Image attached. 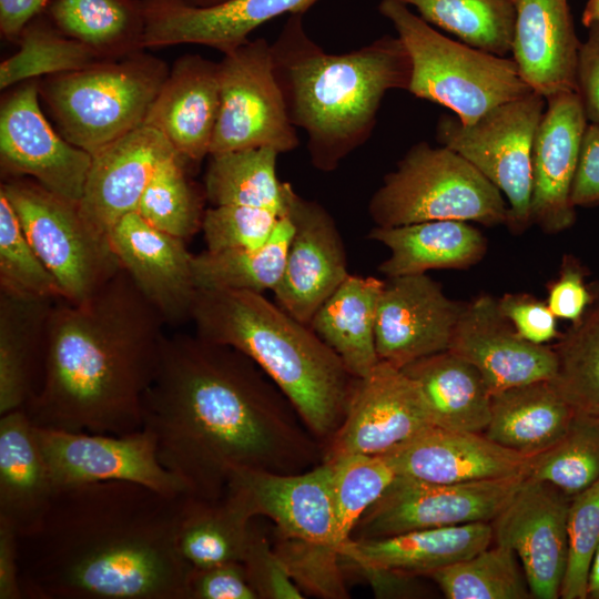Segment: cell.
I'll use <instances>...</instances> for the list:
<instances>
[{"label": "cell", "instance_id": "2e32d148", "mask_svg": "<svg viewBox=\"0 0 599 599\" xmlns=\"http://www.w3.org/2000/svg\"><path fill=\"white\" fill-rule=\"evenodd\" d=\"M570 499L555 486L527 476L490 522L493 541L516 554L532 598H560L568 556Z\"/></svg>", "mask_w": 599, "mask_h": 599}, {"label": "cell", "instance_id": "8992f818", "mask_svg": "<svg viewBox=\"0 0 599 599\" xmlns=\"http://www.w3.org/2000/svg\"><path fill=\"white\" fill-rule=\"evenodd\" d=\"M169 67L143 51L39 79V97L58 132L94 155L144 124Z\"/></svg>", "mask_w": 599, "mask_h": 599}, {"label": "cell", "instance_id": "f35d334b", "mask_svg": "<svg viewBox=\"0 0 599 599\" xmlns=\"http://www.w3.org/2000/svg\"><path fill=\"white\" fill-rule=\"evenodd\" d=\"M395 1L413 7L427 23L473 48L499 57L511 52L516 23L514 0Z\"/></svg>", "mask_w": 599, "mask_h": 599}, {"label": "cell", "instance_id": "6f0895ef", "mask_svg": "<svg viewBox=\"0 0 599 599\" xmlns=\"http://www.w3.org/2000/svg\"><path fill=\"white\" fill-rule=\"evenodd\" d=\"M372 587L376 598H420L426 595L420 576L377 568H351Z\"/></svg>", "mask_w": 599, "mask_h": 599}, {"label": "cell", "instance_id": "bcb514c9", "mask_svg": "<svg viewBox=\"0 0 599 599\" xmlns=\"http://www.w3.org/2000/svg\"><path fill=\"white\" fill-rule=\"evenodd\" d=\"M0 291L60 301L62 290L43 264L8 197L0 191Z\"/></svg>", "mask_w": 599, "mask_h": 599}, {"label": "cell", "instance_id": "1f68e13d", "mask_svg": "<svg viewBox=\"0 0 599 599\" xmlns=\"http://www.w3.org/2000/svg\"><path fill=\"white\" fill-rule=\"evenodd\" d=\"M575 413L552 380H538L493 394L484 434L502 447L532 457L562 437Z\"/></svg>", "mask_w": 599, "mask_h": 599}, {"label": "cell", "instance_id": "91938a15", "mask_svg": "<svg viewBox=\"0 0 599 599\" xmlns=\"http://www.w3.org/2000/svg\"><path fill=\"white\" fill-rule=\"evenodd\" d=\"M50 0H0V32L8 41H18L26 26L43 13Z\"/></svg>", "mask_w": 599, "mask_h": 599}, {"label": "cell", "instance_id": "d6986e66", "mask_svg": "<svg viewBox=\"0 0 599 599\" xmlns=\"http://www.w3.org/2000/svg\"><path fill=\"white\" fill-rule=\"evenodd\" d=\"M588 123L575 91L546 97L532 146L530 199L531 225L545 233H560L576 221L571 190Z\"/></svg>", "mask_w": 599, "mask_h": 599}, {"label": "cell", "instance_id": "7dc6e473", "mask_svg": "<svg viewBox=\"0 0 599 599\" xmlns=\"http://www.w3.org/2000/svg\"><path fill=\"white\" fill-rule=\"evenodd\" d=\"M273 547L304 595L324 599L349 597L339 552L327 545L274 534Z\"/></svg>", "mask_w": 599, "mask_h": 599}, {"label": "cell", "instance_id": "5bb4252c", "mask_svg": "<svg viewBox=\"0 0 599 599\" xmlns=\"http://www.w3.org/2000/svg\"><path fill=\"white\" fill-rule=\"evenodd\" d=\"M92 155L67 141L40 108L39 79L16 85L0 109V163L6 177L27 176L68 201L81 200Z\"/></svg>", "mask_w": 599, "mask_h": 599}, {"label": "cell", "instance_id": "9c48e42d", "mask_svg": "<svg viewBox=\"0 0 599 599\" xmlns=\"http://www.w3.org/2000/svg\"><path fill=\"white\" fill-rule=\"evenodd\" d=\"M0 191L59 283L64 301L87 302L122 268L109 236L87 223L78 203L55 195L27 176L6 177Z\"/></svg>", "mask_w": 599, "mask_h": 599}, {"label": "cell", "instance_id": "e7e4bbea", "mask_svg": "<svg viewBox=\"0 0 599 599\" xmlns=\"http://www.w3.org/2000/svg\"><path fill=\"white\" fill-rule=\"evenodd\" d=\"M593 296L599 300V284H596L595 286L591 285Z\"/></svg>", "mask_w": 599, "mask_h": 599}, {"label": "cell", "instance_id": "94428289", "mask_svg": "<svg viewBox=\"0 0 599 599\" xmlns=\"http://www.w3.org/2000/svg\"><path fill=\"white\" fill-rule=\"evenodd\" d=\"M586 599H599V545L589 566Z\"/></svg>", "mask_w": 599, "mask_h": 599}, {"label": "cell", "instance_id": "be15d7a7", "mask_svg": "<svg viewBox=\"0 0 599 599\" xmlns=\"http://www.w3.org/2000/svg\"><path fill=\"white\" fill-rule=\"evenodd\" d=\"M186 2L199 7H211L227 0H185Z\"/></svg>", "mask_w": 599, "mask_h": 599}, {"label": "cell", "instance_id": "c3c4849f", "mask_svg": "<svg viewBox=\"0 0 599 599\" xmlns=\"http://www.w3.org/2000/svg\"><path fill=\"white\" fill-rule=\"evenodd\" d=\"M568 556L561 599H586L591 558L599 545V481L571 497L568 519Z\"/></svg>", "mask_w": 599, "mask_h": 599}, {"label": "cell", "instance_id": "8fae6325", "mask_svg": "<svg viewBox=\"0 0 599 599\" xmlns=\"http://www.w3.org/2000/svg\"><path fill=\"white\" fill-rule=\"evenodd\" d=\"M220 109L210 155L256 148L280 154L300 145L273 71L271 43L248 40L219 62Z\"/></svg>", "mask_w": 599, "mask_h": 599}, {"label": "cell", "instance_id": "f1b7e54d", "mask_svg": "<svg viewBox=\"0 0 599 599\" xmlns=\"http://www.w3.org/2000/svg\"><path fill=\"white\" fill-rule=\"evenodd\" d=\"M57 302L0 291V415L24 408L38 392Z\"/></svg>", "mask_w": 599, "mask_h": 599}, {"label": "cell", "instance_id": "ffe728a7", "mask_svg": "<svg viewBox=\"0 0 599 599\" xmlns=\"http://www.w3.org/2000/svg\"><path fill=\"white\" fill-rule=\"evenodd\" d=\"M448 349L479 370L491 395L538 380H552L557 373L552 346L520 337L502 315L498 298L489 294L466 302Z\"/></svg>", "mask_w": 599, "mask_h": 599}, {"label": "cell", "instance_id": "44dd1931", "mask_svg": "<svg viewBox=\"0 0 599 599\" xmlns=\"http://www.w3.org/2000/svg\"><path fill=\"white\" fill-rule=\"evenodd\" d=\"M108 236L122 268L164 323L191 321L197 287L184 240L151 226L136 212L122 217Z\"/></svg>", "mask_w": 599, "mask_h": 599}, {"label": "cell", "instance_id": "7bdbcfd3", "mask_svg": "<svg viewBox=\"0 0 599 599\" xmlns=\"http://www.w3.org/2000/svg\"><path fill=\"white\" fill-rule=\"evenodd\" d=\"M528 477L546 481L569 497L599 481V414L576 410L562 437L532 456Z\"/></svg>", "mask_w": 599, "mask_h": 599}, {"label": "cell", "instance_id": "ac0fdd59", "mask_svg": "<svg viewBox=\"0 0 599 599\" xmlns=\"http://www.w3.org/2000/svg\"><path fill=\"white\" fill-rule=\"evenodd\" d=\"M465 305L449 298L426 273L387 277L376 313L379 361L403 368L447 351Z\"/></svg>", "mask_w": 599, "mask_h": 599}, {"label": "cell", "instance_id": "603a6c76", "mask_svg": "<svg viewBox=\"0 0 599 599\" xmlns=\"http://www.w3.org/2000/svg\"><path fill=\"white\" fill-rule=\"evenodd\" d=\"M175 152L158 130L143 124L92 155L78 203L87 223L108 236L122 217L136 211L156 167Z\"/></svg>", "mask_w": 599, "mask_h": 599}, {"label": "cell", "instance_id": "ab89813d", "mask_svg": "<svg viewBox=\"0 0 599 599\" xmlns=\"http://www.w3.org/2000/svg\"><path fill=\"white\" fill-rule=\"evenodd\" d=\"M17 43L18 51L0 64L2 91L31 79L78 71L109 61L61 32L45 12L26 26Z\"/></svg>", "mask_w": 599, "mask_h": 599}, {"label": "cell", "instance_id": "836d02e7", "mask_svg": "<svg viewBox=\"0 0 599 599\" xmlns=\"http://www.w3.org/2000/svg\"><path fill=\"white\" fill-rule=\"evenodd\" d=\"M384 283L348 274L308 324L355 378L367 376L379 363L375 326Z\"/></svg>", "mask_w": 599, "mask_h": 599}, {"label": "cell", "instance_id": "7a4b0ae2", "mask_svg": "<svg viewBox=\"0 0 599 599\" xmlns=\"http://www.w3.org/2000/svg\"><path fill=\"white\" fill-rule=\"evenodd\" d=\"M187 497L123 480L57 490L18 535L24 598L189 599L193 567L177 545Z\"/></svg>", "mask_w": 599, "mask_h": 599}, {"label": "cell", "instance_id": "30bf717a", "mask_svg": "<svg viewBox=\"0 0 599 599\" xmlns=\"http://www.w3.org/2000/svg\"><path fill=\"white\" fill-rule=\"evenodd\" d=\"M546 109L535 91L489 110L470 124L443 114L436 140L465 158L505 195L507 227L515 234L531 225L532 146Z\"/></svg>", "mask_w": 599, "mask_h": 599}, {"label": "cell", "instance_id": "ee69618b", "mask_svg": "<svg viewBox=\"0 0 599 599\" xmlns=\"http://www.w3.org/2000/svg\"><path fill=\"white\" fill-rule=\"evenodd\" d=\"M557 373L552 383L576 409L599 414V300L552 346Z\"/></svg>", "mask_w": 599, "mask_h": 599}, {"label": "cell", "instance_id": "9f6ffc18", "mask_svg": "<svg viewBox=\"0 0 599 599\" xmlns=\"http://www.w3.org/2000/svg\"><path fill=\"white\" fill-rule=\"evenodd\" d=\"M577 206L599 204V125L588 123L571 190Z\"/></svg>", "mask_w": 599, "mask_h": 599}, {"label": "cell", "instance_id": "4dcf8cb0", "mask_svg": "<svg viewBox=\"0 0 599 599\" xmlns=\"http://www.w3.org/2000/svg\"><path fill=\"white\" fill-rule=\"evenodd\" d=\"M385 245L389 256L378 270L387 277L429 270H466L487 252L483 233L469 222L425 221L400 226H375L367 236Z\"/></svg>", "mask_w": 599, "mask_h": 599}, {"label": "cell", "instance_id": "74e56055", "mask_svg": "<svg viewBox=\"0 0 599 599\" xmlns=\"http://www.w3.org/2000/svg\"><path fill=\"white\" fill-rule=\"evenodd\" d=\"M293 224L285 215L265 244L256 248L193 255L192 267L199 288H227L263 294L278 284L285 265Z\"/></svg>", "mask_w": 599, "mask_h": 599}, {"label": "cell", "instance_id": "816d5d0a", "mask_svg": "<svg viewBox=\"0 0 599 599\" xmlns=\"http://www.w3.org/2000/svg\"><path fill=\"white\" fill-rule=\"evenodd\" d=\"M502 315L524 339L548 345L558 339L557 317L546 302L527 293H506L498 298Z\"/></svg>", "mask_w": 599, "mask_h": 599}, {"label": "cell", "instance_id": "52a82bcc", "mask_svg": "<svg viewBox=\"0 0 599 599\" xmlns=\"http://www.w3.org/2000/svg\"><path fill=\"white\" fill-rule=\"evenodd\" d=\"M378 11L409 53L407 91L449 109L463 123H474L493 108L532 91L512 58L451 40L398 1L382 0Z\"/></svg>", "mask_w": 599, "mask_h": 599}, {"label": "cell", "instance_id": "cb8c5ba5", "mask_svg": "<svg viewBox=\"0 0 599 599\" xmlns=\"http://www.w3.org/2000/svg\"><path fill=\"white\" fill-rule=\"evenodd\" d=\"M384 456L396 476L441 484L528 476L532 458L498 445L484 433L437 426Z\"/></svg>", "mask_w": 599, "mask_h": 599}, {"label": "cell", "instance_id": "d4e9b609", "mask_svg": "<svg viewBox=\"0 0 599 599\" xmlns=\"http://www.w3.org/2000/svg\"><path fill=\"white\" fill-rule=\"evenodd\" d=\"M229 485L246 495L256 517H267L275 524V532L338 551L329 463L322 461L298 474L237 471Z\"/></svg>", "mask_w": 599, "mask_h": 599}, {"label": "cell", "instance_id": "4fadbf2b", "mask_svg": "<svg viewBox=\"0 0 599 599\" xmlns=\"http://www.w3.org/2000/svg\"><path fill=\"white\" fill-rule=\"evenodd\" d=\"M34 428L55 490L123 480L189 495L185 484L160 463L155 440L143 428L125 435Z\"/></svg>", "mask_w": 599, "mask_h": 599}, {"label": "cell", "instance_id": "d590c367", "mask_svg": "<svg viewBox=\"0 0 599 599\" xmlns=\"http://www.w3.org/2000/svg\"><path fill=\"white\" fill-rule=\"evenodd\" d=\"M47 16L65 35L108 60L143 51V0H52Z\"/></svg>", "mask_w": 599, "mask_h": 599}, {"label": "cell", "instance_id": "b9f144b4", "mask_svg": "<svg viewBox=\"0 0 599 599\" xmlns=\"http://www.w3.org/2000/svg\"><path fill=\"white\" fill-rule=\"evenodd\" d=\"M177 152L163 160L148 183L136 213L151 226L185 240L202 229L205 192L190 180Z\"/></svg>", "mask_w": 599, "mask_h": 599}, {"label": "cell", "instance_id": "f546056e", "mask_svg": "<svg viewBox=\"0 0 599 599\" xmlns=\"http://www.w3.org/2000/svg\"><path fill=\"white\" fill-rule=\"evenodd\" d=\"M0 416V519L20 535L42 519L57 490L26 409Z\"/></svg>", "mask_w": 599, "mask_h": 599}, {"label": "cell", "instance_id": "681fc988", "mask_svg": "<svg viewBox=\"0 0 599 599\" xmlns=\"http://www.w3.org/2000/svg\"><path fill=\"white\" fill-rule=\"evenodd\" d=\"M285 216L265 207L216 205L205 210L202 230L210 252L256 248Z\"/></svg>", "mask_w": 599, "mask_h": 599}, {"label": "cell", "instance_id": "e0dca14e", "mask_svg": "<svg viewBox=\"0 0 599 599\" xmlns=\"http://www.w3.org/2000/svg\"><path fill=\"white\" fill-rule=\"evenodd\" d=\"M286 216L293 224L283 275L273 290L276 304L308 325L314 314L349 274L343 238L318 202L286 189Z\"/></svg>", "mask_w": 599, "mask_h": 599}, {"label": "cell", "instance_id": "7402d4cb", "mask_svg": "<svg viewBox=\"0 0 599 599\" xmlns=\"http://www.w3.org/2000/svg\"><path fill=\"white\" fill-rule=\"evenodd\" d=\"M319 0H227L199 7L185 0H143L144 48L200 44L223 54L247 42L262 24L283 14H304Z\"/></svg>", "mask_w": 599, "mask_h": 599}, {"label": "cell", "instance_id": "4316f807", "mask_svg": "<svg viewBox=\"0 0 599 599\" xmlns=\"http://www.w3.org/2000/svg\"><path fill=\"white\" fill-rule=\"evenodd\" d=\"M512 59L521 78L545 98L575 91L578 39L568 0H514Z\"/></svg>", "mask_w": 599, "mask_h": 599}, {"label": "cell", "instance_id": "f907efd6", "mask_svg": "<svg viewBox=\"0 0 599 599\" xmlns=\"http://www.w3.org/2000/svg\"><path fill=\"white\" fill-rule=\"evenodd\" d=\"M242 564L258 599H302L305 597L293 581L272 541L253 521Z\"/></svg>", "mask_w": 599, "mask_h": 599}, {"label": "cell", "instance_id": "277c9868", "mask_svg": "<svg viewBox=\"0 0 599 599\" xmlns=\"http://www.w3.org/2000/svg\"><path fill=\"white\" fill-rule=\"evenodd\" d=\"M303 16H288L271 43L273 71L292 124L306 134L312 165L328 173L370 138L386 93L408 90L412 60L390 34L327 53L305 31Z\"/></svg>", "mask_w": 599, "mask_h": 599}, {"label": "cell", "instance_id": "8d00e7d4", "mask_svg": "<svg viewBox=\"0 0 599 599\" xmlns=\"http://www.w3.org/2000/svg\"><path fill=\"white\" fill-rule=\"evenodd\" d=\"M278 152L246 149L209 155L204 192L212 206L247 205L286 215V187L276 174Z\"/></svg>", "mask_w": 599, "mask_h": 599}, {"label": "cell", "instance_id": "f6af8a7d", "mask_svg": "<svg viewBox=\"0 0 599 599\" xmlns=\"http://www.w3.org/2000/svg\"><path fill=\"white\" fill-rule=\"evenodd\" d=\"M327 463L333 470L335 544L339 552L362 515L384 494L396 474L384 455H346Z\"/></svg>", "mask_w": 599, "mask_h": 599}, {"label": "cell", "instance_id": "680465c9", "mask_svg": "<svg viewBox=\"0 0 599 599\" xmlns=\"http://www.w3.org/2000/svg\"><path fill=\"white\" fill-rule=\"evenodd\" d=\"M22 598L18 532L8 521L0 519V599Z\"/></svg>", "mask_w": 599, "mask_h": 599}, {"label": "cell", "instance_id": "db71d44e", "mask_svg": "<svg viewBox=\"0 0 599 599\" xmlns=\"http://www.w3.org/2000/svg\"><path fill=\"white\" fill-rule=\"evenodd\" d=\"M189 599H258L241 561L193 568Z\"/></svg>", "mask_w": 599, "mask_h": 599}, {"label": "cell", "instance_id": "60d3db41", "mask_svg": "<svg viewBox=\"0 0 599 599\" xmlns=\"http://www.w3.org/2000/svg\"><path fill=\"white\" fill-rule=\"evenodd\" d=\"M447 599H530L516 554L502 545L437 569L428 576Z\"/></svg>", "mask_w": 599, "mask_h": 599}, {"label": "cell", "instance_id": "6125c7cd", "mask_svg": "<svg viewBox=\"0 0 599 599\" xmlns=\"http://www.w3.org/2000/svg\"><path fill=\"white\" fill-rule=\"evenodd\" d=\"M581 22L586 28L593 23H599V0H587L582 11Z\"/></svg>", "mask_w": 599, "mask_h": 599}, {"label": "cell", "instance_id": "ba28073f", "mask_svg": "<svg viewBox=\"0 0 599 599\" xmlns=\"http://www.w3.org/2000/svg\"><path fill=\"white\" fill-rule=\"evenodd\" d=\"M375 226L392 227L435 220L507 223L502 193L457 152L422 141L387 173L368 203Z\"/></svg>", "mask_w": 599, "mask_h": 599}, {"label": "cell", "instance_id": "5b68a950", "mask_svg": "<svg viewBox=\"0 0 599 599\" xmlns=\"http://www.w3.org/2000/svg\"><path fill=\"white\" fill-rule=\"evenodd\" d=\"M191 321L196 335L255 362L323 444L344 420L356 378L312 328L263 294L199 288Z\"/></svg>", "mask_w": 599, "mask_h": 599}, {"label": "cell", "instance_id": "e575fe53", "mask_svg": "<svg viewBox=\"0 0 599 599\" xmlns=\"http://www.w3.org/2000/svg\"><path fill=\"white\" fill-rule=\"evenodd\" d=\"M255 517L246 495L232 485L217 500L189 496L179 527L180 552L193 568L242 562Z\"/></svg>", "mask_w": 599, "mask_h": 599}, {"label": "cell", "instance_id": "83f0119b", "mask_svg": "<svg viewBox=\"0 0 599 599\" xmlns=\"http://www.w3.org/2000/svg\"><path fill=\"white\" fill-rule=\"evenodd\" d=\"M490 522L412 530L377 539L346 541L342 566L398 570L420 577L468 558L490 546Z\"/></svg>", "mask_w": 599, "mask_h": 599}, {"label": "cell", "instance_id": "3957f363", "mask_svg": "<svg viewBox=\"0 0 599 599\" xmlns=\"http://www.w3.org/2000/svg\"><path fill=\"white\" fill-rule=\"evenodd\" d=\"M164 324L123 268L84 303L58 301L41 384L24 406L32 424L110 435L142 429Z\"/></svg>", "mask_w": 599, "mask_h": 599}, {"label": "cell", "instance_id": "7c38bea8", "mask_svg": "<svg viewBox=\"0 0 599 599\" xmlns=\"http://www.w3.org/2000/svg\"><path fill=\"white\" fill-rule=\"evenodd\" d=\"M526 477L441 484L396 476L362 515L351 539H377L412 530L491 522Z\"/></svg>", "mask_w": 599, "mask_h": 599}, {"label": "cell", "instance_id": "11a10c76", "mask_svg": "<svg viewBox=\"0 0 599 599\" xmlns=\"http://www.w3.org/2000/svg\"><path fill=\"white\" fill-rule=\"evenodd\" d=\"M575 92L588 122L599 125V23L588 27L587 40L580 44Z\"/></svg>", "mask_w": 599, "mask_h": 599}, {"label": "cell", "instance_id": "f5cc1de1", "mask_svg": "<svg viewBox=\"0 0 599 599\" xmlns=\"http://www.w3.org/2000/svg\"><path fill=\"white\" fill-rule=\"evenodd\" d=\"M586 271L577 258L566 255L559 275L547 285V305L557 318L579 321L593 301L591 286L586 283Z\"/></svg>", "mask_w": 599, "mask_h": 599}, {"label": "cell", "instance_id": "d6a6232c", "mask_svg": "<svg viewBox=\"0 0 599 599\" xmlns=\"http://www.w3.org/2000/svg\"><path fill=\"white\" fill-rule=\"evenodd\" d=\"M400 369L418 385L434 426L485 432L490 418L491 393L473 364L447 349Z\"/></svg>", "mask_w": 599, "mask_h": 599}, {"label": "cell", "instance_id": "6da1fadb", "mask_svg": "<svg viewBox=\"0 0 599 599\" xmlns=\"http://www.w3.org/2000/svg\"><path fill=\"white\" fill-rule=\"evenodd\" d=\"M142 418L160 463L202 500L220 499L237 471L298 474L324 457L323 444L255 362L196 334L165 337Z\"/></svg>", "mask_w": 599, "mask_h": 599}, {"label": "cell", "instance_id": "484cf974", "mask_svg": "<svg viewBox=\"0 0 599 599\" xmlns=\"http://www.w3.org/2000/svg\"><path fill=\"white\" fill-rule=\"evenodd\" d=\"M220 109L219 62L184 54L152 102L144 124L158 130L190 162L210 155Z\"/></svg>", "mask_w": 599, "mask_h": 599}, {"label": "cell", "instance_id": "9a60e30c", "mask_svg": "<svg viewBox=\"0 0 599 599\" xmlns=\"http://www.w3.org/2000/svg\"><path fill=\"white\" fill-rule=\"evenodd\" d=\"M434 426L418 385L380 362L356 378L343 423L324 445L323 461L346 455H385Z\"/></svg>", "mask_w": 599, "mask_h": 599}]
</instances>
